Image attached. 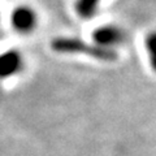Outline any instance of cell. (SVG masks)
Returning <instances> with one entry per match:
<instances>
[{"mask_svg":"<svg viewBox=\"0 0 156 156\" xmlns=\"http://www.w3.org/2000/svg\"><path fill=\"white\" fill-rule=\"evenodd\" d=\"M51 47L58 53H81L101 61H113L117 57L116 52L111 48L100 47L78 38H56L52 41Z\"/></svg>","mask_w":156,"mask_h":156,"instance_id":"6da1fadb","label":"cell"},{"mask_svg":"<svg viewBox=\"0 0 156 156\" xmlns=\"http://www.w3.org/2000/svg\"><path fill=\"white\" fill-rule=\"evenodd\" d=\"M23 68V57L17 50H9L0 53V78H8L17 74Z\"/></svg>","mask_w":156,"mask_h":156,"instance_id":"277c9868","label":"cell"},{"mask_svg":"<svg viewBox=\"0 0 156 156\" xmlns=\"http://www.w3.org/2000/svg\"><path fill=\"white\" fill-rule=\"evenodd\" d=\"M101 0H76V12L82 18H91L96 14Z\"/></svg>","mask_w":156,"mask_h":156,"instance_id":"5b68a950","label":"cell"},{"mask_svg":"<svg viewBox=\"0 0 156 156\" xmlns=\"http://www.w3.org/2000/svg\"><path fill=\"white\" fill-rule=\"evenodd\" d=\"M146 48H147L151 68L156 72V30L151 31L146 38Z\"/></svg>","mask_w":156,"mask_h":156,"instance_id":"8992f818","label":"cell"},{"mask_svg":"<svg viewBox=\"0 0 156 156\" xmlns=\"http://www.w3.org/2000/svg\"><path fill=\"white\" fill-rule=\"evenodd\" d=\"M12 26L21 34H29L35 29L38 23V16L31 7L20 5L14 8L11 16Z\"/></svg>","mask_w":156,"mask_h":156,"instance_id":"7a4b0ae2","label":"cell"},{"mask_svg":"<svg viewBox=\"0 0 156 156\" xmlns=\"http://www.w3.org/2000/svg\"><path fill=\"white\" fill-rule=\"evenodd\" d=\"M125 31L122 29L115 25H105L100 26L94 30L92 33V39L95 44L105 48H111L113 46H119L125 41Z\"/></svg>","mask_w":156,"mask_h":156,"instance_id":"3957f363","label":"cell"}]
</instances>
